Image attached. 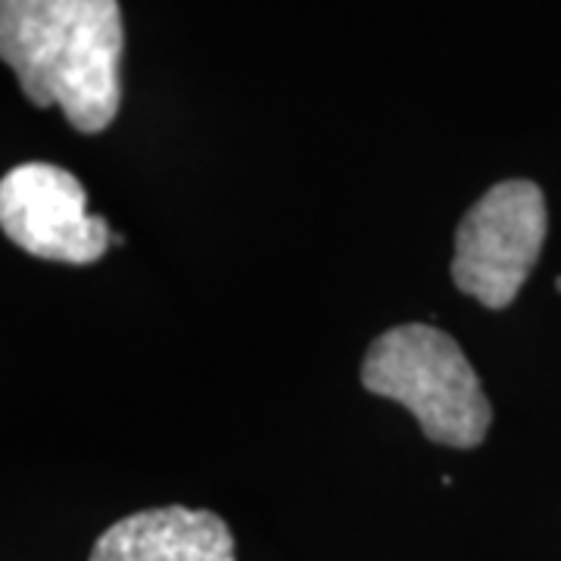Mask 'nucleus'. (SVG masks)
<instances>
[{
	"label": "nucleus",
	"mask_w": 561,
	"mask_h": 561,
	"mask_svg": "<svg viewBox=\"0 0 561 561\" xmlns=\"http://www.w3.org/2000/svg\"><path fill=\"white\" fill-rule=\"evenodd\" d=\"M125 50L119 0H0V57L22 94L60 106L81 135H98L119 113Z\"/></svg>",
	"instance_id": "1"
},
{
	"label": "nucleus",
	"mask_w": 561,
	"mask_h": 561,
	"mask_svg": "<svg viewBox=\"0 0 561 561\" xmlns=\"http://www.w3.org/2000/svg\"><path fill=\"white\" fill-rule=\"evenodd\" d=\"M362 387L405 405L424 437L471 449L486 437L493 409L474 365L461 346L434 324H400L383 331L362 362Z\"/></svg>",
	"instance_id": "2"
},
{
	"label": "nucleus",
	"mask_w": 561,
	"mask_h": 561,
	"mask_svg": "<svg viewBox=\"0 0 561 561\" xmlns=\"http://www.w3.org/2000/svg\"><path fill=\"white\" fill-rule=\"evenodd\" d=\"M546 201L534 181L490 187L456 228L453 280L486 309L512 306L546 241Z\"/></svg>",
	"instance_id": "3"
},
{
	"label": "nucleus",
	"mask_w": 561,
	"mask_h": 561,
	"mask_svg": "<svg viewBox=\"0 0 561 561\" xmlns=\"http://www.w3.org/2000/svg\"><path fill=\"white\" fill-rule=\"evenodd\" d=\"M0 225L38 260L91 265L110 250L113 228L88 213L81 181L54 162H22L0 181Z\"/></svg>",
	"instance_id": "4"
},
{
	"label": "nucleus",
	"mask_w": 561,
	"mask_h": 561,
	"mask_svg": "<svg viewBox=\"0 0 561 561\" xmlns=\"http://www.w3.org/2000/svg\"><path fill=\"white\" fill-rule=\"evenodd\" d=\"M88 561H238V549L216 512L165 505L106 527Z\"/></svg>",
	"instance_id": "5"
},
{
	"label": "nucleus",
	"mask_w": 561,
	"mask_h": 561,
	"mask_svg": "<svg viewBox=\"0 0 561 561\" xmlns=\"http://www.w3.org/2000/svg\"><path fill=\"white\" fill-rule=\"evenodd\" d=\"M556 290H559V294H561V278H559V280H556Z\"/></svg>",
	"instance_id": "6"
}]
</instances>
